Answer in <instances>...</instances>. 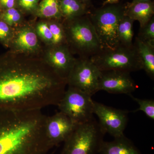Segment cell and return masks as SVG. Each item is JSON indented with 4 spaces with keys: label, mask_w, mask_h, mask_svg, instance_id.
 Masks as SVG:
<instances>
[{
    "label": "cell",
    "mask_w": 154,
    "mask_h": 154,
    "mask_svg": "<svg viewBox=\"0 0 154 154\" xmlns=\"http://www.w3.org/2000/svg\"><path fill=\"white\" fill-rule=\"evenodd\" d=\"M94 102L91 95L68 86L57 106L60 111L78 125L94 118Z\"/></svg>",
    "instance_id": "7"
},
{
    "label": "cell",
    "mask_w": 154,
    "mask_h": 154,
    "mask_svg": "<svg viewBox=\"0 0 154 154\" xmlns=\"http://www.w3.org/2000/svg\"><path fill=\"white\" fill-rule=\"evenodd\" d=\"M153 1L146 2H131L125 6V15L139 22L140 27L145 25L154 17Z\"/></svg>",
    "instance_id": "15"
},
{
    "label": "cell",
    "mask_w": 154,
    "mask_h": 154,
    "mask_svg": "<svg viewBox=\"0 0 154 154\" xmlns=\"http://www.w3.org/2000/svg\"><path fill=\"white\" fill-rule=\"evenodd\" d=\"M0 9H1V8H0Z\"/></svg>",
    "instance_id": "32"
},
{
    "label": "cell",
    "mask_w": 154,
    "mask_h": 154,
    "mask_svg": "<svg viewBox=\"0 0 154 154\" xmlns=\"http://www.w3.org/2000/svg\"><path fill=\"white\" fill-rule=\"evenodd\" d=\"M17 0H0V8L2 11L17 8Z\"/></svg>",
    "instance_id": "27"
},
{
    "label": "cell",
    "mask_w": 154,
    "mask_h": 154,
    "mask_svg": "<svg viewBox=\"0 0 154 154\" xmlns=\"http://www.w3.org/2000/svg\"><path fill=\"white\" fill-rule=\"evenodd\" d=\"M99 154H142L135 145L124 135L111 141H103Z\"/></svg>",
    "instance_id": "14"
},
{
    "label": "cell",
    "mask_w": 154,
    "mask_h": 154,
    "mask_svg": "<svg viewBox=\"0 0 154 154\" xmlns=\"http://www.w3.org/2000/svg\"><path fill=\"white\" fill-rule=\"evenodd\" d=\"M15 28L0 20V43L9 48L15 34Z\"/></svg>",
    "instance_id": "23"
},
{
    "label": "cell",
    "mask_w": 154,
    "mask_h": 154,
    "mask_svg": "<svg viewBox=\"0 0 154 154\" xmlns=\"http://www.w3.org/2000/svg\"><path fill=\"white\" fill-rule=\"evenodd\" d=\"M67 85L38 55L9 51L0 54V108L41 110L57 106Z\"/></svg>",
    "instance_id": "1"
},
{
    "label": "cell",
    "mask_w": 154,
    "mask_h": 154,
    "mask_svg": "<svg viewBox=\"0 0 154 154\" xmlns=\"http://www.w3.org/2000/svg\"><path fill=\"white\" fill-rule=\"evenodd\" d=\"M120 0H106L103 3L102 6L108 5H113V4H118Z\"/></svg>",
    "instance_id": "28"
},
{
    "label": "cell",
    "mask_w": 154,
    "mask_h": 154,
    "mask_svg": "<svg viewBox=\"0 0 154 154\" xmlns=\"http://www.w3.org/2000/svg\"><path fill=\"white\" fill-rule=\"evenodd\" d=\"M125 13V6L118 3L102 6L88 14L102 49L115 48L119 45L117 28Z\"/></svg>",
    "instance_id": "4"
},
{
    "label": "cell",
    "mask_w": 154,
    "mask_h": 154,
    "mask_svg": "<svg viewBox=\"0 0 154 154\" xmlns=\"http://www.w3.org/2000/svg\"><path fill=\"white\" fill-rule=\"evenodd\" d=\"M34 15L42 19L62 20L59 0H40Z\"/></svg>",
    "instance_id": "18"
},
{
    "label": "cell",
    "mask_w": 154,
    "mask_h": 154,
    "mask_svg": "<svg viewBox=\"0 0 154 154\" xmlns=\"http://www.w3.org/2000/svg\"><path fill=\"white\" fill-rule=\"evenodd\" d=\"M102 72L90 58H76L67 79V85L79 89L93 96L99 91L98 87Z\"/></svg>",
    "instance_id": "8"
},
{
    "label": "cell",
    "mask_w": 154,
    "mask_h": 154,
    "mask_svg": "<svg viewBox=\"0 0 154 154\" xmlns=\"http://www.w3.org/2000/svg\"><path fill=\"white\" fill-rule=\"evenodd\" d=\"M134 20L127 16L123 17L119 24L117 28V38L119 45L126 47H131L134 33L133 24Z\"/></svg>",
    "instance_id": "19"
},
{
    "label": "cell",
    "mask_w": 154,
    "mask_h": 154,
    "mask_svg": "<svg viewBox=\"0 0 154 154\" xmlns=\"http://www.w3.org/2000/svg\"><path fill=\"white\" fill-rule=\"evenodd\" d=\"M134 45L136 48L142 69L151 79H154V46L136 37Z\"/></svg>",
    "instance_id": "16"
},
{
    "label": "cell",
    "mask_w": 154,
    "mask_h": 154,
    "mask_svg": "<svg viewBox=\"0 0 154 154\" xmlns=\"http://www.w3.org/2000/svg\"><path fill=\"white\" fill-rule=\"evenodd\" d=\"M137 37L141 41L154 46V17L140 28Z\"/></svg>",
    "instance_id": "24"
},
{
    "label": "cell",
    "mask_w": 154,
    "mask_h": 154,
    "mask_svg": "<svg viewBox=\"0 0 154 154\" xmlns=\"http://www.w3.org/2000/svg\"><path fill=\"white\" fill-rule=\"evenodd\" d=\"M48 47L43 51L42 59L59 76L67 81L76 58L67 45Z\"/></svg>",
    "instance_id": "11"
},
{
    "label": "cell",
    "mask_w": 154,
    "mask_h": 154,
    "mask_svg": "<svg viewBox=\"0 0 154 154\" xmlns=\"http://www.w3.org/2000/svg\"><path fill=\"white\" fill-rule=\"evenodd\" d=\"M23 13L17 8L7 9L1 11L0 20L16 28L24 23Z\"/></svg>",
    "instance_id": "21"
},
{
    "label": "cell",
    "mask_w": 154,
    "mask_h": 154,
    "mask_svg": "<svg viewBox=\"0 0 154 154\" xmlns=\"http://www.w3.org/2000/svg\"><path fill=\"white\" fill-rule=\"evenodd\" d=\"M83 4H85L89 7H91V0H79Z\"/></svg>",
    "instance_id": "29"
},
{
    "label": "cell",
    "mask_w": 154,
    "mask_h": 154,
    "mask_svg": "<svg viewBox=\"0 0 154 154\" xmlns=\"http://www.w3.org/2000/svg\"><path fill=\"white\" fill-rule=\"evenodd\" d=\"M152 1V0H132L131 2H146Z\"/></svg>",
    "instance_id": "30"
},
{
    "label": "cell",
    "mask_w": 154,
    "mask_h": 154,
    "mask_svg": "<svg viewBox=\"0 0 154 154\" xmlns=\"http://www.w3.org/2000/svg\"><path fill=\"white\" fill-rule=\"evenodd\" d=\"M90 58L101 72L119 71L131 73L142 69L134 45L131 47L119 45L115 48L102 49Z\"/></svg>",
    "instance_id": "6"
},
{
    "label": "cell",
    "mask_w": 154,
    "mask_h": 154,
    "mask_svg": "<svg viewBox=\"0 0 154 154\" xmlns=\"http://www.w3.org/2000/svg\"><path fill=\"white\" fill-rule=\"evenodd\" d=\"M40 0H17V8L23 14L34 15Z\"/></svg>",
    "instance_id": "26"
},
{
    "label": "cell",
    "mask_w": 154,
    "mask_h": 154,
    "mask_svg": "<svg viewBox=\"0 0 154 154\" xmlns=\"http://www.w3.org/2000/svg\"><path fill=\"white\" fill-rule=\"evenodd\" d=\"M131 97L135 102L138 104L139 107L136 110H134L132 112L135 113L138 111H142L146 115L151 119L154 120V100L153 99H140L134 97L131 95Z\"/></svg>",
    "instance_id": "25"
},
{
    "label": "cell",
    "mask_w": 154,
    "mask_h": 154,
    "mask_svg": "<svg viewBox=\"0 0 154 154\" xmlns=\"http://www.w3.org/2000/svg\"><path fill=\"white\" fill-rule=\"evenodd\" d=\"M105 134L95 118L78 125L64 142L61 154H97Z\"/></svg>",
    "instance_id": "5"
},
{
    "label": "cell",
    "mask_w": 154,
    "mask_h": 154,
    "mask_svg": "<svg viewBox=\"0 0 154 154\" xmlns=\"http://www.w3.org/2000/svg\"><path fill=\"white\" fill-rule=\"evenodd\" d=\"M128 112L94 102V114L99 118V125L105 134H109L114 138L124 135L128 121Z\"/></svg>",
    "instance_id": "9"
},
{
    "label": "cell",
    "mask_w": 154,
    "mask_h": 154,
    "mask_svg": "<svg viewBox=\"0 0 154 154\" xmlns=\"http://www.w3.org/2000/svg\"><path fill=\"white\" fill-rule=\"evenodd\" d=\"M77 125L70 119L60 111L51 116H46L45 134L51 148L64 142Z\"/></svg>",
    "instance_id": "13"
},
{
    "label": "cell",
    "mask_w": 154,
    "mask_h": 154,
    "mask_svg": "<svg viewBox=\"0 0 154 154\" xmlns=\"http://www.w3.org/2000/svg\"><path fill=\"white\" fill-rule=\"evenodd\" d=\"M35 31L38 38L47 46H52L53 37L47 21H41L37 22L34 26Z\"/></svg>",
    "instance_id": "22"
},
{
    "label": "cell",
    "mask_w": 154,
    "mask_h": 154,
    "mask_svg": "<svg viewBox=\"0 0 154 154\" xmlns=\"http://www.w3.org/2000/svg\"><path fill=\"white\" fill-rule=\"evenodd\" d=\"M1 11H2V10H1V9H0V14H1Z\"/></svg>",
    "instance_id": "31"
},
{
    "label": "cell",
    "mask_w": 154,
    "mask_h": 154,
    "mask_svg": "<svg viewBox=\"0 0 154 154\" xmlns=\"http://www.w3.org/2000/svg\"><path fill=\"white\" fill-rule=\"evenodd\" d=\"M48 20V24L52 35V46L67 45L66 35L63 23L62 21V20Z\"/></svg>",
    "instance_id": "20"
},
{
    "label": "cell",
    "mask_w": 154,
    "mask_h": 154,
    "mask_svg": "<svg viewBox=\"0 0 154 154\" xmlns=\"http://www.w3.org/2000/svg\"><path fill=\"white\" fill-rule=\"evenodd\" d=\"M62 20H70L88 15L90 7L79 0H59Z\"/></svg>",
    "instance_id": "17"
},
{
    "label": "cell",
    "mask_w": 154,
    "mask_h": 154,
    "mask_svg": "<svg viewBox=\"0 0 154 154\" xmlns=\"http://www.w3.org/2000/svg\"><path fill=\"white\" fill-rule=\"evenodd\" d=\"M62 20L67 45L72 54L90 58L102 49L88 14L72 20Z\"/></svg>",
    "instance_id": "3"
},
{
    "label": "cell",
    "mask_w": 154,
    "mask_h": 154,
    "mask_svg": "<svg viewBox=\"0 0 154 154\" xmlns=\"http://www.w3.org/2000/svg\"><path fill=\"white\" fill-rule=\"evenodd\" d=\"M9 51L27 55H38L42 52V46L34 26L23 23L15 28V34Z\"/></svg>",
    "instance_id": "10"
},
{
    "label": "cell",
    "mask_w": 154,
    "mask_h": 154,
    "mask_svg": "<svg viewBox=\"0 0 154 154\" xmlns=\"http://www.w3.org/2000/svg\"><path fill=\"white\" fill-rule=\"evenodd\" d=\"M46 116L41 110L0 108V154H47Z\"/></svg>",
    "instance_id": "2"
},
{
    "label": "cell",
    "mask_w": 154,
    "mask_h": 154,
    "mask_svg": "<svg viewBox=\"0 0 154 154\" xmlns=\"http://www.w3.org/2000/svg\"><path fill=\"white\" fill-rule=\"evenodd\" d=\"M138 88L130 73L119 71L102 72L99 83V91L111 94H124L128 96Z\"/></svg>",
    "instance_id": "12"
}]
</instances>
